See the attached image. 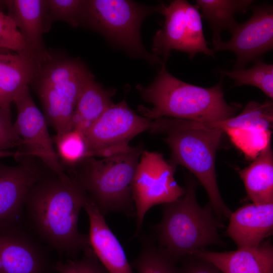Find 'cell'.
I'll use <instances>...</instances> for the list:
<instances>
[{"label": "cell", "instance_id": "cell-1", "mask_svg": "<svg viewBox=\"0 0 273 273\" xmlns=\"http://www.w3.org/2000/svg\"><path fill=\"white\" fill-rule=\"evenodd\" d=\"M87 196L67 175L51 172L35 183L26 197L24 210L30 229L37 238L60 255L76 259L92 248L88 235L81 233L78 223Z\"/></svg>", "mask_w": 273, "mask_h": 273}, {"label": "cell", "instance_id": "cell-2", "mask_svg": "<svg viewBox=\"0 0 273 273\" xmlns=\"http://www.w3.org/2000/svg\"><path fill=\"white\" fill-rule=\"evenodd\" d=\"M161 65L158 75L148 86H136L151 108L138 107L141 115L153 120L168 117L200 123L219 122L235 115L239 106L225 100L222 82L203 87L185 82L172 75Z\"/></svg>", "mask_w": 273, "mask_h": 273}, {"label": "cell", "instance_id": "cell-3", "mask_svg": "<svg viewBox=\"0 0 273 273\" xmlns=\"http://www.w3.org/2000/svg\"><path fill=\"white\" fill-rule=\"evenodd\" d=\"M151 133L166 134L170 162L187 168L206 190L213 212L221 221L233 212L224 203L217 183L215 157L224 131L203 123L168 117L154 119Z\"/></svg>", "mask_w": 273, "mask_h": 273}, {"label": "cell", "instance_id": "cell-4", "mask_svg": "<svg viewBox=\"0 0 273 273\" xmlns=\"http://www.w3.org/2000/svg\"><path fill=\"white\" fill-rule=\"evenodd\" d=\"M185 193L162 207L161 221L153 227L158 246L176 262L208 245L225 246L218 229L223 227L209 202L204 207L196 198L197 182L185 177Z\"/></svg>", "mask_w": 273, "mask_h": 273}, {"label": "cell", "instance_id": "cell-5", "mask_svg": "<svg viewBox=\"0 0 273 273\" xmlns=\"http://www.w3.org/2000/svg\"><path fill=\"white\" fill-rule=\"evenodd\" d=\"M36 56L29 83L38 97L48 125L61 134L73 129L72 119L83 85L92 73L78 58L47 48Z\"/></svg>", "mask_w": 273, "mask_h": 273}, {"label": "cell", "instance_id": "cell-6", "mask_svg": "<svg viewBox=\"0 0 273 273\" xmlns=\"http://www.w3.org/2000/svg\"><path fill=\"white\" fill-rule=\"evenodd\" d=\"M143 150L140 144L114 155L88 157L66 172L82 187L104 216L119 212L134 217L132 185Z\"/></svg>", "mask_w": 273, "mask_h": 273}, {"label": "cell", "instance_id": "cell-7", "mask_svg": "<svg viewBox=\"0 0 273 273\" xmlns=\"http://www.w3.org/2000/svg\"><path fill=\"white\" fill-rule=\"evenodd\" d=\"M164 6H147L127 0H86L82 27L99 33L129 55L162 65L165 63L145 48L140 29L146 17L161 14Z\"/></svg>", "mask_w": 273, "mask_h": 273}, {"label": "cell", "instance_id": "cell-8", "mask_svg": "<svg viewBox=\"0 0 273 273\" xmlns=\"http://www.w3.org/2000/svg\"><path fill=\"white\" fill-rule=\"evenodd\" d=\"M175 168L162 153L144 149L132 185L136 218L133 237L141 233L145 215L152 207L173 202L184 195L185 188L174 177Z\"/></svg>", "mask_w": 273, "mask_h": 273}, {"label": "cell", "instance_id": "cell-9", "mask_svg": "<svg viewBox=\"0 0 273 273\" xmlns=\"http://www.w3.org/2000/svg\"><path fill=\"white\" fill-rule=\"evenodd\" d=\"M153 127V120L136 114L125 99L112 103L84 133L90 156L104 158L130 150L131 139Z\"/></svg>", "mask_w": 273, "mask_h": 273}, {"label": "cell", "instance_id": "cell-10", "mask_svg": "<svg viewBox=\"0 0 273 273\" xmlns=\"http://www.w3.org/2000/svg\"><path fill=\"white\" fill-rule=\"evenodd\" d=\"M16 106L17 118L14 126L22 140L15 158L24 156L37 158L58 176L67 174L59 159L53 138L49 132L45 117L37 108L27 87L14 102Z\"/></svg>", "mask_w": 273, "mask_h": 273}, {"label": "cell", "instance_id": "cell-11", "mask_svg": "<svg viewBox=\"0 0 273 273\" xmlns=\"http://www.w3.org/2000/svg\"><path fill=\"white\" fill-rule=\"evenodd\" d=\"M18 160L15 165L0 163V230L19 224L30 189L53 172L35 157L24 156Z\"/></svg>", "mask_w": 273, "mask_h": 273}, {"label": "cell", "instance_id": "cell-12", "mask_svg": "<svg viewBox=\"0 0 273 273\" xmlns=\"http://www.w3.org/2000/svg\"><path fill=\"white\" fill-rule=\"evenodd\" d=\"M231 33L229 40L213 44L212 50L233 52L236 57L235 70L243 69L248 63L272 49V6L255 7L252 16L247 21L238 24Z\"/></svg>", "mask_w": 273, "mask_h": 273}, {"label": "cell", "instance_id": "cell-13", "mask_svg": "<svg viewBox=\"0 0 273 273\" xmlns=\"http://www.w3.org/2000/svg\"><path fill=\"white\" fill-rule=\"evenodd\" d=\"M38 240L20 224L0 230V273H49L50 263Z\"/></svg>", "mask_w": 273, "mask_h": 273}, {"label": "cell", "instance_id": "cell-14", "mask_svg": "<svg viewBox=\"0 0 273 273\" xmlns=\"http://www.w3.org/2000/svg\"><path fill=\"white\" fill-rule=\"evenodd\" d=\"M84 209L89 219L91 247L107 273H133L125 251L104 215L87 197Z\"/></svg>", "mask_w": 273, "mask_h": 273}, {"label": "cell", "instance_id": "cell-15", "mask_svg": "<svg viewBox=\"0 0 273 273\" xmlns=\"http://www.w3.org/2000/svg\"><path fill=\"white\" fill-rule=\"evenodd\" d=\"M191 255L211 263L223 273H273V246L269 241L230 251L202 249Z\"/></svg>", "mask_w": 273, "mask_h": 273}, {"label": "cell", "instance_id": "cell-16", "mask_svg": "<svg viewBox=\"0 0 273 273\" xmlns=\"http://www.w3.org/2000/svg\"><path fill=\"white\" fill-rule=\"evenodd\" d=\"M229 219L226 233L238 248L258 245L272 234L273 203L244 205Z\"/></svg>", "mask_w": 273, "mask_h": 273}, {"label": "cell", "instance_id": "cell-17", "mask_svg": "<svg viewBox=\"0 0 273 273\" xmlns=\"http://www.w3.org/2000/svg\"><path fill=\"white\" fill-rule=\"evenodd\" d=\"M36 67L35 54L0 53V107L10 106L28 87Z\"/></svg>", "mask_w": 273, "mask_h": 273}, {"label": "cell", "instance_id": "cell-18", "mask_svg": "<svg viewBox=\"0 0 273 273\" xmlns=\"http://www.w3.org/2000/svg\"><path fill=\"white\" fill-rule=\"evenodd\" d=\"M4 3L26 43V49L38 53L47 49L44 32L45 0H8Z\"/></svg>", "mask_w": 273, "mask_h": 273}, {"label": "cell", "instance_id": "cell-19", "mask_svg": "<svg viewBox=\"0 0 273 273\" xmlns=\"http://www.w3.org/2000/svg\"><path fill=\"white\" fill-rule=\"evenodd\" d=\"M252 203H273V153L271 141L247 167L238 172Z\"/></svg>", "mask_w": 273, "mask_h": 273}, {"label": "cell", "instance_id": "cell-20", "mask_svg": "<svg viewBox=\"0 0 273 273\" xmlns=\"http://www.w3.org/2000/svg\"><path fill=\"white\" fill-rule=\"evenodd\" d=\"M114 91L105 89L91 73L85 80L73 112V129L83 134L113 103Z\"/></svg>", "mask_w": 273, "mask_h": 273}, {"label": "cell", "instance_id": "cell-21", "mask_svg": "<svg viewBox=\"0 0 273 273\" xmlns=\"http://www.w3.org/2000/svg\"><path fill=\"white\" fill-rule=\"evenodd\" d=\"M187 2L184 0H175L168 6H164L161 13L165 16L164 25L154 36L152 51L155 55L159 58L161 56L165 63L172 50L182 52L186 31Z\"/></svg>", "mask_w": 273, "mask_h": 273}, {"label": "cell", "instance_id": "cell-22", "mask_svg": "<svg viewBox=\"0 0 273 273\" xmlns=\"http://www.w3.org/2000/svg\"><path fill=\"white\" fill-rule=\"evenodd\" d=\"M253 3L252 0H197L196 7L202 11L201 17L209 23L213 31L212 43L221 40L222 31L232 32L238 25L234 16L245 13Z\"/></svg>", "mask_w": 273, "mask_h": 273}, {"label": "cell", "instance_id": "cell-23", "mask_svg": "<svg viewBox=\"0 0 273 273\" xmlns=\"http://www.w3.org/2000/svg\"><path fill=\"white\" fill-rule=\"evenodd\" d=\"M273 123L272 102L250 101L239 115L226 120L206 123L207 126L223 130L239 129L260 131H271Z\"/></svg>", "mask_w": 273, "mask_h": 273}, {"label": "cell", "instance_id": "cell-24", "mask_svg": "<svg viewBox=\"0 0 273 273\" xmlns=\"http://www.w3.org/2000/svg\"><path fill=\"white\" fill-rule=\"evenodd\" d=\"M130 264L138 273H182L177 263L149 238H143L140 253Z\"/></svg>", "mask_w": 273, "mask_h": 273}, {"label": "cell", "instance_id": "cell-25", "mask_svg": "<svg viewBox=\"0 0 273 273\" xmlns=\"http://www.w3.org/2000/svg\"><path fill=\"white\" fill-rule=\"evenodd\" d=\"M56 153L65 171L91 157L85 136L76 129L53 137Z\"/></svg>", "mask_w": 273, "mask_h": 273}, {"label": "cell", "instance_id": "cell-26", "mask_svg": "<svg viewBox=\"0 0 273 273\" xmlns=\"http://www.w3.org/2000/svg\"><path fill=\"white\" fill-rule=\"evenodd\" d=\"M86 0H45L44 32L53 23L63 21L73 27L83 26Z\"/></svg>", "mask_w": 273, "mask_h": 273}, {"label": "cell", "instance_id": "cell-27", "mask_svg": "<svg viewBox=\"0 0 273 273\" xmlns=\"http://www.w3.org/2000/svg\"><path fill=\"white\" fill-rule=\"evenodd\" d=\"M222 76L232 79L238 86L250 85L260 89L271 100L273 98V65L257 60L247 69L221 71Z\"/></svg>", "mask_w": 273, "mask_h": 273}, {"label": "cell", "instance_id": "cell-28", "mask_svg": "<svg viewBox=\"0 0 273 273\" xmlns=\"http://www.w3.org/2000/svg\"><path fill=\"white\" fill-rule=\"evenodd\" d=\"M186 31L182 52L192 58L199 53L214 57V51L209 49L203 30L202 17L198 8L188 2L185 9Z\"/></svg>", "mask_w": 273, "mask_h": 273}, {"label": "cell", "instance_id": "cell-29", "mask_svg": "<svg viewBox=\"0 0 273 273\" xmlns=\"http://www.w3.org/2000/svg\"><path fill=\"white\" fill-rule=\"evenodd\" d=\"M225 132L246 157L254 159L270 141L271 131L231 129Z\"/></svg>", "mask_w": 273, "mask_h": 273}, {"label": "cell", "instance_id": "cell-30", "mask_svg": "<svg viewBox=\"0 0 273 273\" xmlns=\"http://www.w3.org/2000/svg\"><path fill=\"white\" fill-rule=\"evenodd\" d=\"M0 47L17 53L26 49V43L13 20L1 11Z\"/></svg>", "mask_w": 273, "mask_h": 273}, {"label": "cell", "instance_id": "cell-31", "mask_svg": "<svg viewBox=\"0 0 273 273\" xmlns=\"http://www.w3.org/2000/svg\"><path fill=\"white\" fill-rule=\"evenodd\" d=\"M21 144L12 121L10 106L0 107V151L19 148Z\"/></svg>", "mask_w": 273, "mask_h": 273}, {"label": "cell", "instance_id": "cell-32", "mask_svg": "<svg viewBox=\"0 0 273 273\" xmlns=\"http://www.w3.org/2000/svg\"><path fill=\"white\" fill-rule=\"evenodd\" d=\"M180 262L182 273H223L211 263L193 255L185 257Z\"/></svg>", "mask_w": 273, "mask_h": 273}, {"label": "cell", "instance_id": "cell-33", "mask_svg": "<svg viewBox=\"0 0 273 273\" xmlns=\"http://www.w3.org/2000/svg\"><path fill=\"white\" fill-rule=\"evenodd\" d=\"M53 269L58 273H87L83 258L69 259L65 262L57 261Z\"/></svg>", "mask_w": 273, "mask_h": 273}, {"label": "cell", "instance_id": "cell-34", "mask_svg": "<svg viewBox=\"0 0 273 273\" xmlns=\"http://www.w3.org/2000/svg\"><path fill=\"white\" fill-rule=\"evenodd\" d=\"M82 258L87 273H107L92 249L84 251Z\"/></svg>", "mask_w": 273, "mask_h": 273}, {"label": "cell", "instance_id": "cell-35", "mask_svg": "<svg viewBox=\"0 0 273 273\" xmlns=\"http://www.w3.org/2000/svg\"><path fill=\"white\" fill-rule=\"evenodd\" d=\"M16 156V152H12L10 151H0V159L9 157H13L15 158Z\"/></svg>", "mask_w": 273, "mask_h": 273}, {"label": "cell", "instance_id": "cell-36", "mask_svg": "<svg viewBox=\"0 0 273 273\" xmlns=\"http://www.w3.org/2000/svg\"><path fill=\"white\" fill-rule=\"evenodd\" d=\"M11 52H14L10 51L8 50H6L5 49H3L0 47V53H11Z\"/></svg>", "mask_w": 273, "mask_h": 273}]
</instances>
